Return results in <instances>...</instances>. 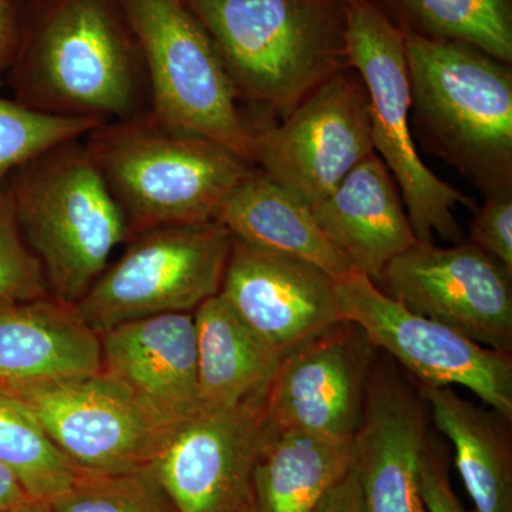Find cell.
Here are the masks:
<instances>
[{"instance_id":"20","label":"cell","mask_w":512,"mask_h":512,"mask_svg":"<svg viewBox=\"0 0 512 512\" xmlns=\"http://www.w3.org/2000/svg\"><path fill=\"white\" fill-rule=\"evenodd\" d=\"M201 410L264 406L281 356L218 293L194 313Z\"/></svg>"},{"instance_id":"24","label":"cell","mask_w":512,"mask_h":512,"mask_svg":"<svg viewBox=\"0 0 512 512\" xmlns=\"http://www.w3.org/2000/svg\"><path fill=\"white\" fill-rule=\"evenodd\" d=\"M0 463L18 477L30 500L50 504L79 478L32 410L0 389Z\"/></svg>"},{"instance_id":"2","label":"cell","mask_w":512,"mask_h":512,"mask_svg":"<svg viewBox=\"0 0 512 512\" xmlns=\"http://www.w3.org/2000/svg\"><path fill=\"white\" fill-rule=\"evenodd\" d=\"M84 144L131 235L215 221L254 165L229 148L158 123L150 111L93 128Z\"/></svg>"},{"instance_id":"13","label":"cell","mask_w":512,"mask_h":512,"mask_svg":"<svg viewBox=\"0 0 512 512\" xmlns=\"http://www.w3.org/2000/svg\"><path fill=\"white\" fill-rule=\"evenodd\" d=\"M377 349L349 320L323 330L281 357L266 393L272 430L353 439L362 424Z\"/></svg>"},{"instance_id":"3","label":"cell","mask_w":512,"mask_h":512,"mask_svg":"<svg viewBox=\"0 0 512 512\" xmlns=\"http://www.w3.org/2000/svg\"><path fill=\"white\" fill-rule=\"evenodd\" d=\"M239 96L291 111L349 67L335 0H184Z\"/></svg>"},{"instance_id":"11","label":"cell","mask_w":512,"mask_h":512,"mask_svg":"<svg viewBox=\"0 0 512 512\" xmlns=\"http://www.w3.org/2000/svg\"><path fill=\"white\" fill-rule=\"evenodd\" d=\"M372 153L366 89L346 69L296 104L279 126L252 130V165L311 210Z\"/></svg>"},{"instance_id":"28","label":"cell","mask_w":512,"mask_h":512,"mask_svg":"<svg viewBox=\"0 0 512 512\" xmlns=\"http://www.w3.org/2000/svg\"><path fill=\"white\" fill-rule=\"evenodd\" d=\"M50 295L42 266L20 234L6 178L0 180V303Z\"/></svg>"},{"instance_id":"5","label":"cell","mask_w":512,"mask_h":512,"mask_svg":"<svg viewBox=\"0 0 512 512\" xmlns=\"http://www.w3.org/2000/svg\"><path fill=\"white\" fill-rule=\"evenodd\" d=\"M414 123L485 195L512 192V73L476 47L406 30Z\"/></svg>"},{"instance_id":"14","label":"cell","mask_w":512,"mask_h":512,"mask_svg":"<svg viewBox=\"0 0 512 512\" xmlns=\"http://www.w3.org/2000/svg\"><path fill=\"white\" fill-rule=\"evenodd\" d=\"M268 433L264 406L200 410L171 430L151 468L175 512H249Z\"/></svg>"},{"instance_id":"23","label":"cell","mask_w":512,"mask_h":512,"mask_svg":"<svg viewBox=\"0 0 512 512\" xmlns=\"http://www.w3.org/2000/svg\"><path fill=\"white\" fill-rule=\"evenodd\" d=\"M353 439L272 430L256 460L249 512H312L353 464Z\"/></svg>"},{"instance_id":"15","label":"cell","mask_w":512,"mask_h":512,"mask_svg":"<svg viewBox=\"0 0 512 512\" xmlns=\"http://www.w3.org/2000/svg\"><path fill=\"white\" fill-rule=\"evenodd\" d=\"M220 295L281 357L345 320L333 276L311 262L235 238Z\"/></svg>"},{"instance_id":"33","label":"cell","mask_w":512,"mask_h":512,"mask_svg":"<svg viewBox=\"0 0 512 512\" xmlns=\"http://www.w3.org/2000/svg\"><path fill=\"white\" fill-rule=\"evenodd\" d=\"M28 501L33 500H30L18 477L0 463V512L13 511Z\"/></svg>"},{"instance_id":"30","label":"cell","mask_w":512,"mask_h":512,"mask_svg":"<svg viewBox=\"0 0 512 512\" xmlns=\"http://www.w3.org/2000/svg\"><path fill=\"white\" fill-rule=\"evenodd\" d=\"M421 491L429 512H474L454 493L446 463L431 443L421 458Z\"/></svg>"},{"instance_id":"6","label":"cell","mask_w":512,"mask_h":512,"mask_svg":"<svg viewBox=\"0 0 512 512\" xmlns=\"http://www.w3.org/2000/svg\"><path fill=\"white\" fill-rule=\"evenodd\" d=\"M146 72L150 114L252 164V128L217 50L184 0H119Z\"/></svg>"},{"instance_id":"7","label":"cell","mask_w":512,"mask_h":512,"mask_svg":"<svg viewBox=\"0 0 512 512\" xmlns=\"http://www.w3.org/2000/svg\"><path fill=\"white\" fill-rule=\"evenodd\" d=\"M345 46L349 67L359 74L369 99L375 151L402 192L410 224L419 241L434 234L458 242L454 217L458 204L476 208L453 185L444 183L421 161L410 130V82L403 30L370 0H345Z\"/></svg>"},{"instance_id":"27","label":"cell","mask_w":512,"mask_h":512,"mask_svg":"<svg viewBox=\"0 0 512 512\" xmlns=\"http://www.w3.org/2000/svg\"><path fill=\"white\" fill-rule=\"evenodd\" d=\"M99 126L90 119L40 113L0 94V180L50 147L83 138Z\"/></svg>"},{"instance_id":"8","label":"cell","mask_w":512,"mask_h":512,"mask_svg":"<svg viewBox=\"0 0 512 512\" xmlns=\"http://www.w3.org/2000/svg\"><path fill=\"white\" fill-rule=\"evenodd\" d=\"M231 248L217 221L131 235L74 309L99 336L148 316L194 313L220 293Z\"/></svg>"},{"instance_id":"10","label":"cell","mask_w":512,"mask_h":512,"mask_svg":"<svg viewBox=\"0 0 512 512\" xmlns=\"http://www.w3.org/2000/svg\"><path fill=\"white\" fill-rule=\"evenodd\" d=\"M343 319L423 386H463L512 421V355L407 308L360 272L336 279Z\"/></svg>"},{"instance_id":"9","label":"cell","mask_w":512,"mask_h":512,"mask_svg":"<svg viewBox=\"0 0 512 512\" xmlns=\"http://www.w3.org/2000/svg\"><path fill=\"white\" fill-rule=\"evenodd\" d=\"M26 404L84 476L150 467L174 427L106 373L0 386Z\"/></svg>"},{"instance_id":"22","label":"cell","mask_w":512,"mask_h":512,"mask_svg":"<svg viewBox=\"0 0 512 512\" xmlns=\"http://www.w3.org/2000/svg\"><path fill=\"white\" fill-rule=\"evenodd\" d=\"M215 221L232 238L311 262L335 279L353 271L320 229L311 208L256 168L229 194Z\"/></svg>"},{"instance_id":"34","label":"cell","mask_w":512,"mask_h":512,"mask_svg":"<svg viewBox=\"0 0 512 512\" xmlns=\"http://www.w3.org/2000/svg\"><path fill=\"white\" fill-rule=\"evenodd\" d=\"M10 512H52L50 505L46 503H39V501H28L20 507Z\"/></svg>"},{"instance_id":"12","label":"cell","mask_w":512,"mask_h":512,"mask_svg":"<svg viewBox=\"0 0 512 512\" xmlns=\"http://www.w3.org/2000/svg\"><path fill=\"white\" fill-rule=\"evenodd\" d=\"M511 278L476 245L417 241L386 266L382 282L413 312L512 353Z\"/></svg>"},{"instance_id":"17","label":"cell","mask_w":512,"mask_h":512,"mask_svg":"<svg viewBox=\"0 0 512 512\" xmlns=\"http://www.w3.org/2000/svg\"><path fill=\"white\" fill-rule=\"evenodd\" d=\"M101 372L175 427L201 410L197 329L192 313L123 323L100 335Z\"/></svg>"},{"instance_id":"26","label":"cell","mask_w":512,"mask_h":512,"mask_svg":"<svg viewBox=\"0 0 512 512\" xmlns=\"http://www.w3.org/2000/svg\"><path fill=\"white\" fill-rule=\"evenodd\" d=\"M49 505L52 512H175L151 466L110 476L80 474Z\"/></svg>"},{"instance_id":"29","label":"cell","mask_w":512,"mask_h":512,"mask_svg":"<svg viewBox=\"0 0 512 512\" xmlns=\"http://www.w3.org/2000/svg\"><path fill=\"white\" fill-rule=\"evenodd\" d=\"M471 244L493 256L512 275V192L485 195L480 208H474Z\"/></svg>"},{"instance_id":"21","label":"cell","mask_w":512,"mask_h":512,"mask_svg":"<svg viewBox=\"0 0 512 512\" xmlns=\"http://www.w3.org/2000/svg\"><path fill=\"white\" fill-rule=\"evenodd\" d=\"M419 393L437 429L453 443L474 512H512L511 421L463 399L453 387L421 384Z\"/></svg>"},{"instance_id":"32","label":"cell","mask_w":512,"mask_h":512,"mask_svg":"<svg viewBox=\"0 0 512 512\" xmlns=\"http://www.w3.org/2000/svg\"><path fill=\"white\" fill-rule=\"evenodd\" d=\"M312 512H362L359 483L352 468Z\"/></svg>"},{"instance_id":"25","label":"cell","mask_w":512,"mask_h":512,"mask_svg":"<svg viewBox=\"0 0 512 512\" xmlns=\"http://www.w3.org/2000/svg\"><path fill=\"white\" fill-rule=\"evenodd\" d=\"M430 37L476 47L512 62V0H402Z\"/></svg>"},{"instance_id":"31","label":"cell","mask_w":512,"mask_h":512,"mask_svg":"<svg viewBox=\"0 0 512 512\" xmlns=\"http://www.w3.org/2000/svg\"><path fill=\"white\" fill-rule=\"evenodd\" d=\"M28 18V0H0V80L15 62Z\"/></svg>"},{"instance_id":"1","label":"cell","mask_w":512,"mask_h":512,"mask_svg":"<svg viewBox=\"0 0 512 512\" xmlns=\"http://www.w3.org/2000/svg\"><path fill=\"white\" fill-rule=\"evenodd\" d=\"M12 99L100 124L150 111L143 60L119 0H28Z\"/></svg>"},{"instance_id":"19","label":"cell","mask_w":512,"mask_h":512,"mask_svg":"<svg viewBox=\"0 0 512 512\" xmlns=\"http://www.w3.org/2000/svg\"><path fill=\"white\" fill-rule=\"evenodd\" d=\"M100 336L53 296L0 303V386L92 375Z\"/></svg>"},{"instance_id":"16","label":"cell","mask_w":512,"mask_h":512,"mask_svg":"<svg viewBox=\"0 0 512 512\" xmlns=\"http://www.w3.org/2000/svg\"><path fill=\"white\" fill-rule=\"evenodd\" d=\"M424 404L392 362L376 360L353 440L362 512H429L421 491V458L430 443Z\"/></svg>"},{"instance_id":"18","label":"cell","mask_w":512,"mask_h":512,"mask_svg":"<svg viewBox=\"0 0 512 512\" xmlns=\"http://www.w3.org/2000/svg\"><path fill=\"white\" fill-rule=\"evenodd\" d=\"M311 211L353 271L376 285L382 284L386 266L419 241L399 187L376 153L360 161Z\"/></svg>"},{"instance_id":"4","label":"cell","mask_w":512,"mask_h":512,"mask_svg":"<svg viewBox=\"0 0 512 512\" xmlns=\"http://www.w3.org/2000/svg\"><path fill=\"white\" fill-rule=\"evenodd\" d=\"M6 188L50 295L76 305L130 238L83 138L26 161L6 177Z\"/></svg>"}]
</instances>
